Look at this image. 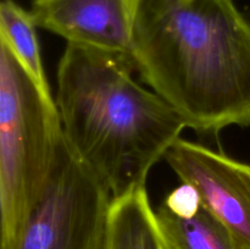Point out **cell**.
I'll return each mask as SVG.
<instances>
[{
	"label": "cell",
	"instance_id": "277c9868",
	"mask_svg": "<svg viewBox=\"0 0 250 249\" xmlns=\"http://www.w3.org/2000/svg\"><path fill=\"white\" fill-rule=\"evenodd\" d=\"M111 199L63 137L55 167L16 249H102Z\"/></svg>",
	"mask_w": 250,
	"mask_h": 249
},
{
	"label": "cell",
	"instance_id": "3957f363",
	"mask_svg": "<svg viewBox=\"0 0 250 249\" xmlns=\"http://www.w3.org/2000/svg\"><path fill=\"white\" fill-rule=\"evenodd\" d=\"M63 131L55 102L39 92L0 43V249L20 234L55 167Z\"/></svg>",
	"mask_w": 250,
	"mask_h": 249
},
{
	"label": "cell",
	"instance_id": "7a4b0ae2",
	"mask_svg": "<svg viewBox=\"0 0 250 249\" xmlns=\"http://www.w3.org/2000/svg\"><path fill=\"white\" fill-rule=\"evenodd\" d=\"M126 55L68 44L59 61L55 104L63 137L112 198L146 186L186 128L180 115L132 77Z\"/></svg>",
	"mask_w": 250,
	"mask_h": 249
},
{
	"label": "cell",
	"instance_id": "9c48e42d",
	"mask_svg": "<svg viewBox=\"0 0 250 249\" xmlns=\"http://www.w3.org/2000/svg\"><path fill=\"white\" fill-rule=\"evenodd\" d=\"M156 216L171 249H238L229 232L203 208L195 216L183 219L161 204Z\"/></svg>",
	"mask_w": 250,
	"mask_h": 249
},
{
	"label": "cell",
	"instance_id": "52a82bcc",
	"mask_svg": "<svg viewBox=\"0 0 250 249\" xmlns=\"http://www.w3.org/2000/svg\"><path fill=\"white\" fill-rule=\"evenodd\" d=\"M102 249H171L146 186L112 198Z\"/></svg>",
	"mask_w": 250,
	"mask_h": 249
},
{
	"label": "cell",
	"instance_id": "8992f818",
	"mask_svg": "<svg viewBox=\"0 0 250 249\" xmlns=\"http://www.w3.org/2000/svg\"><path fill=\"white\" fill-rule=\"evenodd\" d=\"M37 26L68 44L131 58L132 0H33Z\"/></svg>",
	"mask_w": 250,
	"mask_h": 249
},
{
	"label": "cell",
	"instance_id": "8fae6325",
	"mask_svg": "<svg viewBox=\"0 0 250 249\" xmlns=\"http://www.w3.org/2000/svg\"><path fill=\"white\" fill-rule=\"evenodd\" d=\"M137 1H138V0H132V2H133V6H134V11H136V6H137Z\"/></svg>",
	"mask_w": 250,
	"mask_h": 249
},
{
	"label": "cell",
	"instance_id": "6da1fadb",
	"mask_svg": "<svg viewBox=\"0 0 250 249\" xmlns=\"http://www.w3.org/2000/svg\"><path fill=\"white\" fill-rule=\"evenodd\" d=\"M131 60L193 131L250 126V20L233 0H138Z\"/></svg>",
	"mask_w": 250,
	"mask_h": 249
},
{
	"label": "cell",
	"instance_id": "ba28073f",
	"mask_svg": "<svg viewBox=\"0 0 250 249\" xmlns=\"http://www.w3.org/2000/svg\"><path fill=\"white\" fill-rule=\"evenodd\" d=\"M37 28L31 11L24 10L14 0H2L0 4V43L9 48L44 98L55 102L44 72Z\"/></svg>",
	"mask_w": 250,
	"mask_h": 249
},
{
	"label": "cell",
	"instance_id": "30bf717a",
	"mask_svg": "<svg viewBox=\"0 0 250 249\" xmlns=\"http://www.w3.org/2000/svg\"><path fill=\"white\" fill-rule=\"evenodd\" d=\"M171 212L183 219L195 216L202 209V200L198 190L188 183H182L173 189L163 203Z\"/></svg>",
	"mask_w": 250,
	"mask_h": 249
},
{
	"label": "cell",
	"instance_id": "5b68a950",
	"mask_svg": "<svg viewBox=\"0 0 250 249\" xmlns=\"http://www.w3.org/2000/svg\"><path fill=\"white\" fill-rule=\"evenodd\" d=\"M182 183L198 190L207 210L233 239L250 249V164L180 138L165 155Z\"/></svg>",
	"mask_w": 250,
	"mask_h": 249
}]
</instances>
